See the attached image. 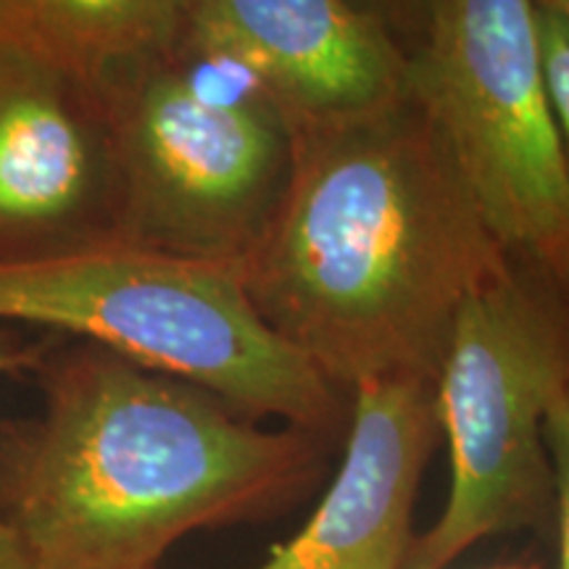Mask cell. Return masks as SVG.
<instances>
[{
	"label": "cell",
	"instance_id": "11",
	"mask_svg": "<svg viewBox=\"0 0 569 569\" xmlns=\"http://www.w3.org/2000/svg\"><path fill=\"white\" fill-rule=\"evenodd\" d=\"M538 48L543 82L549 92L553 119H557L561 148L569 169V27L551 0L536 3Z\"/></svg>",
	"mask_w": 569,
	"mask_h": 569
},
{
	"label": "cell",
	"instance_id": "10",
	"mask_svg": "<svg viewBox=\"0 0 569 569\" xmlns=\"http://www.w3.org/2000/svg\"><path fill=\"white\" fill-rule=\"evenodd\" d=\"M184 0H0V42L92 84L119 63L172 48Z\"/></svg>",
	"mask_w": 569,
	"mask_h": 569
},
{
	"label": "cell",
	"instance_id": "6",
	"mask_svg": "<svg viewBox=\"0 0 569 569\" xmlns=\"http://www.w3.org/2000/svg\"><path fill=\"white\" fill-rule=\"evenodd\" d=\"M407 96L438 127L509 256L569 290V169L530 0H436L407 51Z\"/></svg>",
	"mask_w": 569,
	"mask_h": 569
},
{
	"label": "cell",
	"instance_id": "3",
	"mask_svg": "<svg viewBox=\"0 0 569 569\" xmlns=\"http://www.w3.org/2000/svg\"><path fill=\"white\" fill-rule=\"evenodd\" d=\"M0 319L80 336L251 419L319 438L343 419L338 388L259 317L238 267L113 240L0 267Z\"/></svg>",
	"mask_w": 569,
	"mask_h": 569
},
{
	"label": "cell",
	"instance_id": "8",
	"mask_svg": "<svg viewBox=\"0 0 569 569\" xmlns=\"http://www.w3.org/2000/svg\"><path fill=\"white\" fill-rule=\"evenodd\" d=\"M184 40L238 61L290 127L407 98V51L386 17L348 0H184Z\"/></svg>",
	"mask_w": 569,
	"mask_h": 569
},
{
	"label": "cell",
	"instance_id": "1",
	"mask_svg": "<svg viewBox=\"0 0 569 569\" xmlns=\"http://www.w3.org/2000/svg\"><path fill=\"white\" fill-rule=\"evenodd\" d=\"M290 134L288 182L240 264L253 309L336 388L436 382L461 306L511 272L438 127L407 96Z\"/></svg>",
	"mask_w": 569,
	"mask_h": 569
},
{
	"label": "cell",
	"instance_id": "12",
	"mask_svg": "<svg viewBox=\"0 0 569 569\" xmlns=\"http://www.w3.org/2000/svg\"><path fill=\"white\" fill-rule=\"evenodd\" d=\"M553 475V511L559 522V569H569V386L551 403L543 425Z\"/></svg>",
	"mask_w": 569,
	"mask_h": 569
},
{
	"label": "cell",
	"instance_id": "9",
	"mask_svg": "<svg viewBox=\"0 0 569 569\" xmlns=\"http://www.w3.org/2000/svg\"><path fill=\"white\" fill-rule=\"evenodd\" d=\"M351 401L338 475L303 528L256 569H407L417 490L440 438L436 382L367 380Z\"/></svg>",
	"mask_w": 569,
	"mask_h": 569
},
{
	"label": "cell",
	"instance_id": "4",
	"mask_svg": "<svg viewBox=\"0 0 569 569\" xmlns=\"http://www.w3.org/2000/svg\"><path fill=\"white\" fill-rule=\"evenodd\" d=\"M92 90L117 159L119 243L240 269L293 153L290 124L251 71L180 34Z\"/></svg>",
	"mask_w": 569,
	"mask_h": 569
},
{
	"label": "cell",
	"instance_id": "13",
	"mask_svg": "<svg viewBox=\"0 0 569 569\" xmlns=\"http://www.w3.org/2000/svg\"><path fill=\"white\" fill-rule=\"evenodd\" d=\"M48 353V340H38V343H19V340L0 338V377L17 375L24 369H38L40 361ZM0 569H30L24 557H21L17 540L0 522Z\"/></svg>",
	"mask_w": 569,
	"mask_h": 569
},
{
	"label": "cell",
	"instance_id": "7",
	"mask_svg": "<svg viewBox=\"0 0 569 569\" xmlns=\"http://www.w3.org/2000/svg\"><path fill=\"white\" fill-rule=\"evenodd\" d=\"M117 234V159L92 84L0 42V267Z\"/></svg>",
	"mask_w": 569,
	"mask_h": 569
},
{
	"label": "cell",
	"instance_id": "5",
	"mask_svg": "<svg viewBox=\"0 0 569 569\" xmlns=\"http://www.w3.org/2000/svg\"><path fill=\"white\" fill-rule=\"evenodd\" d=\"M569 386V309L511 267L453 319L436 377L451 488L407 569H448L486 538L540 528L553 511L543 425Z\"/></svg>",
	"mask_w": 569,
	"mask_h": 569
},
{
	"label": "cell",
	"instance_id": "15",
	"mask_svg": "<svg viewBox=\"0 0 569 569\" xmlns=\"http://www.w3.org/2000/svg\"><path fill=\"white\" fill-rule=\"evenodd\" d=\"M493 569H540L536 565H507V567H493Z\"/></svg>",
	"mask_w": 569,
	"mask_h": 569
},
{
	"label": "cell",
	"instance_id": "14",
	"mask_svg": "<svg viewBox=\"0 0 569 569\" xmlns=\"http://www.w3.org/2000/svg\"><path fill=\"white\" fill-rule=\"evenodd\" d=\"M553 6H557V11L561 13V19L567 21V27H569V0H551Z\"/></svg>",
	"mask_w": 569,
	"mask_h": 569
},
{
	"label": "cell",
	"instance_id": "2",
	"mask_svg": "<svg viewBox=\"0 0 569 569\" xmlns=\"http://www.w3.org/2000/svg\"><path fill=\"white\" fill-rule=\"evenodd\" d=\"M34 372L40 415L0 425V522L30 569H161L188 532L282 511L322 469L319 436L106 348Z\"/></svg>",
	"mask_w": 569,
	"mask_h": 569
}]
</instances>
